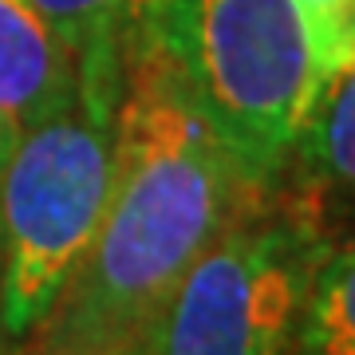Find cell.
Masks as SVG:
<instances>
[{
    "instance_id": "277c9868",
    "label": "cell",
    "mask_w": 355,
    "mask_h": 355,
    "mask_svg": "<svg viewBox=\"0 0 355 355\" xmlns=\"http://www.w3.org/2000/svg\"><path fill=\"white\" fill-rule=\"evenodd\" d=\"M328 225L280 186L245 205L178 280L146 355H288Z\"/></svg>"
},
{
    "instance_id": "8992f818",
    "label": "cell",
    "mask_w": 355,
    "mask_h": 355,
    "mask_svg": "<svg viewBox=\"0 0 355 355\" xmlns=\"http://www.w3.org/2000/svg\"><path fill=\"white\" fill-rule=\"evenodd\" d=\"M284 186L312 209L331 214L355 205V67H347L312 107L296 130Z\"/></svg>"
},
{
    "instance_id": "52a82bcc",
    "label": "cell",
    "mask_w": 355,
    "mask_h": 355,
    "mask_svg": "<svg viewBox=\"0 0 355 355\" xmlns=\"http://www.w3.org/2000/svg\"><path fill=\"white\" fill-rule=\"evenodd\" d=\"M288 355H355V241H328L308 280Z\"/></svg>"
},
{
    "instance_id": "7a4b0ae2",
    "label": "cell",
    "mask_w": 355,
    "mask_h": 355,
    "mask_svg": "<svg viewBox=\"0 0 355 355\" xmlns=\"http://www.w3.org/2000/svg\"><path fill=\"white\" fill-rule=\"evenodd\" d=\"M123 51L76 55L67 95L20 127L0 170V331L36 336L87 257L114 166Z\"/></svg>"
},
{
    "instance_id": "ba28073f",
    "label": "cell",
    "mask_w": 355,
    "mask_h": 355,
    "mask_svg": "<svg viewBox=\"0 0 355 355\" xmlns=\"http://www.w3.org/2000/svg\"><path fill=\"white\" fill-rule=\"evenodd\" d=\"M32 4L71 55L127 48L142 28L170 8V0H32Z\"/></svg>"
},
{
    "instance_id": "5b68a950",
    "label": "cell",
    "mask_w": 355,
    "mask_h": 355,
    "mask_svg": "<svg viewBox=\"0 0 355 355\" xmlns=\"http://www.w3.org/2000/svg\"><path fill=\"white\" fill-rule=\"evenodd\" d=\"M76 55L32 0H0V123L28 127L67 95Z\"/></svg>"
},
{
    "instance_id": "3957f363",
    "label": "cell",
    "mask_w": 355,
    "mask_h": 355,
    "mask_svg": "<svg viewBox=\"0 0 355 355\" xmlns=\"http://www.w3.org/2000/svg\"><path fill=\"white\" fill-rule=\"evenodd\" d=\"M166 40L245 178L277 190L312 103V55L292 0H170Z\"/></svg>"
},
{
    "instance_id": "30bf717a",
    "label": "cell",
    "mask_w": 355,
    "mask_h": 355,
    "mask_svg": "<svg viewBox=\"0 0 355 355\" xmlns=\"http://www.w3.org/2000/svg\"><path fill=\"white\" fill-rule=\"evenodd\" d=\"M67 355H146L142 343H114V347H87V352H67Z\"/></svg>"
},
{
    "instance_id": "6da1fadb",
    "label": "cell",
    "mask_w": 355,
    "mask_h": 355,
    "mask_svg": "<svg viewBox=\"0 0 355 355\" xmlns=\"http://www.w3.org/2000/svg\"><path fill=\"white\" fill-rule=\"evenodd\" d=\"M261 193L198 107L158 16L123 51L107 205L79 272L36 328L40 355L146 347L178 280Z\"/></svg>"
},
{
    "instance_id": "9c48e42d",
    "label": "cell",
    "mask_w": 355,
    "mask_h": 355,
    "mask_svg": "<svg viewBox=\"0 0 355 355\" xmlns=\"http://www.w3.org/2000/svg\"><path fill=\"white\" fill-rule=\"evenodd\" d=\"M292 4L312 55V103H316L347 67H355V0H292Z\"/></svg>"
},
{
    "instance_id": "8fae6325",
    "label": "cell",
    "mask_w": 355,
    "mask_h": 355,
    "mask_svg": "<svg viewBox=\"0 0 355 355\" xmlns=\"http://www.w3.org/2000/svg\"><path fill=\"white\" fill-rule=\"evenodd\" d=\"M16 135H20V127H12V123H0V170H4V158H8V150H12ZM0 343H4V331H0Z\"/></svg>"
}]
</instances>
